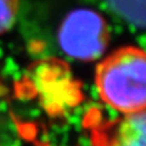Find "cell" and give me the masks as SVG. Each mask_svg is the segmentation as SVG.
Segmentation results:
<instances>
[{
	"instance_id": "obj_1",
	"label": "cell",
	"mask_w": 146,
	"mask_h": 146,
	"mask_svg": "<svg viewBox=\"0 0 146 146\" xmlns=\"http://www.w3.org/2000/svg\"><path fill=\"white\" fill-rule=\"evenodd\" d=\"M95 84L100 99L122 115L145 111V52L135 46H124L110 54L96 67Z\"/></svg>"
},
{
	"instance_id": "obj_2",
	"label": "cell",
	"mask_w": 146,
	"mask_h": 146,
	"mask_svg": "<svg viewBox=\"0 0 146 146\" xmlns=\"http://www.w3.org/2000/svg\"><path fill=\"white\" fill-rule=\"evenodd\" d=\"M27 83L32 96L36 98L40 107L52 118L68 116L84 99L80 82L70 66L58 58H45L33 63Z\"/></svg>"
},
{
	"instance_id": "obj_3",
	"label": "cell",
	"mask_w": 146,
	"mask_h": 146,
	"mask_svg": "<svg viewBox=\"0 0 146 146\" xmlns=\"http://www.w3.org/2000/svg\"><path fill=\"white\" fill-rule=\"evenodd\" d=\"M110 43V27L98 11L76 9L67 13L58 28V44L67 56L93 61L105 52Z\"/></svg>"
},
{
	"instance_id": "obj_4",
	"label": "cell",
	"mask_w": 146,
	"mask_h": 146,
	"mask_svg": "<svg viewBox=\"0 0 146 146\" xmlns=\"http://www.w3.org/2000/svg\"><path fill=\"white\" fill-rule=\"evenodd\" d=\"M106 146H146L145 111L123 115L110 128Z\"/></svg>"
},
{
	"instance_id": "obj_5",
	"label": "cell",
	"mask_w": 146,
	"mask_h": 146,
	"mask_svg": "<svg viewBox=\"0 0 146 146\" xmlns=\"http://www.w3.org/2000/svg\"><path fill=\"white\" fill-rule=\"evenodd\" d=\"M113 10L129 23L145 26V0H106Z\"/></svg>"
},
{
	"instance_id": "obj_6",
	"label": "cell",
	"mask_w": 146,
	"mask_h": 146,
	"mask_svg": "<svg viewBox=\"0 0 146 146\" xmlns=\"http://www.w3.org/2000/svg\"><path fill=\"white\" fill-rule=\"evenodd\" d=\"M20 0H0V35L10 31L16 22Z\"/></svg>"
}]
</instances>
